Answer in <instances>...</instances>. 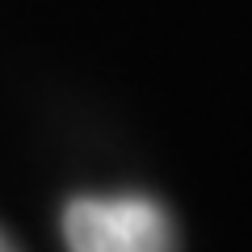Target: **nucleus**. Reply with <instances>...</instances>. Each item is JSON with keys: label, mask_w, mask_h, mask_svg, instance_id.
<instances>
[{"label": "nucleus", "mask_w": 252, "mask_h": 252, "mask_svg": "<svg viewBox=\"0 0 252 252\" xmlns=\"http://www.w3.org/2000/svg\"><path fill=\"white\" fill-rule=\"evenodd\" d=\"M63 240L67 252H177V227L147 193H105L67 202Z\"/></svg>", "instance_id": "1"}, {"label": "nucleus", "mask_w": 252, "mask_h": 252, "mask_svg": "<svg viewBox=\"0 0 252 252\" xmlns=\"http://www.w3.org/2000/svg\"><path fill=\"white\" fill-rule=\"evenodd\" d=\"M0 252H17V248L9 244V235H4V231H0Z\"/></svg>", "instance_id": "2"}]
</instances>
